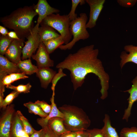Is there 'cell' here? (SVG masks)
I'll return each mask as SVG.
<instances>
[{"mask_svg":"<svg viewBox=\"0 0 137 137\" xmlns=\"http://www.w3.org/2000/svg\"><path fill=\"white\" fill-rule=\"evenodd\" d=\"M77 132L68 131L59 136V137H76Z\"/></svg>","mask_w":137,"mask_h":137,"instance_id":"37","label":"cell"},{"mask_svg":"<svg viewBox=\"0 0 137 137\" xmlns=\"http://www.w3.org/2000/svg\"><path fill=\"white\" fill-rule=\"evenodd\" d=\"M119 137H137V127H124L121 130Z\"/></svg>","mask_w":137,"mask_h":137,"instance_id":"30","label":"cell"},{"mask_svg":"<svg viewBox=\"0 0 137 137\" xmlns=\"http://www.w3.org/2000/svg\"><path fill=\"white\" fill-rule=\"evenodd\" d=\"M125 51L121 52L120 55L121 59L120 65L121 69L127 63L131 62L137 65V45H125Z\"/></svg>","mask_w":137,"mask_h":137,"instance_id":"12","label":"cell"},{"mask_svg":"<svg viewBox=\"0 0 137 137\" xmlns=\"http://www.w3.org/2000/svg\"><path fill=\"white\" fill-rule=\"evenodd\" d=\"M35 7L38 15L36 24L38 25L48 16L54 13H58L60 12L58 9L51 6L46 0H39Z\"/></svg>","mask_w":137,"mask_h":137,"instance_id":"11","label":"cell"},{"mask_svg":"<svg viewBox=\"0 0 137 137\" xmlns=\"http://www.w3.org/2000/svg\"><path fill=\"white\" fill-rule=\"evenodd\" d=\"M20 94L18 92L13 90L4 99L2 103L0 104L1 108L3 110L5 109L8 105L11 104L14 99L18 96Z\"/></svg>","mask_w":137,"mask_h":137,"instance_id":"27","label":"cell"},{"mask_svg":"<svg viewBox=\"0 0 137 137\" xmlns=\"http://www.w3.org/2000/svg\"><path fill=\"white\" fill-rule=\"evenodd\" d=\"M44 131L42 128L39 131L36 130L29 137H44Z\"/></svg>","mask_w":137,"mask_h":137,"instance_id":"36","label":"cell"},{"mask_svg":"<svg viewBox=\"0 0 137 137\" xmlns=\"http://www.w3.org/2000/svg\"><path fill=\"white\" fill-rule=\"evenodd\" d=\"M8 32L7 30L5 27L0 26V33L2 36H6L7 35Z\"/></svg>","mask_w":137,"mask_h":137,"instance_id":"41","label":"cell"},{"mask_svg":"<svg viewBox=\"0 0 137 137\" xmlns=\"http://www.w3.org/2000/svg\"><path fill=\"white\" fill-rule=\"evenodd\" d=\"M136 77H137V76H136Z\"/></svg>","mask_w":137,"mask_h":137,"instance_id":"42","label":"cell"},{"mask_svg":"<svg viewBox=\"0 0 137 137\" xmlns=\"http://www.w3.org/2000/svg\"><path fill=\"white\" fill-rule=\"evenodd\" d=\"M31 87V85L29 82L25 85L21 84L15 86L11 84L6 86V88L16 91L20 93H29Z\"/></svg>","mask_w":137,"mask_h":137,"instance_id":"28","label":"cell"},{"mask_svg":"<svg viewBox=\"0 0 137 137\" xmlns=\"http://www.w3.org/2000/svg\"><path fill=\"white\" fill-rule=\"evenodd\" d=\"M14 39L10 38L7 35H1L0 37V55H5V52Z\"/></svg>","mask_w":137,"mask_h":137,"instance_id":"26","label":"cell"},{"mask_svg":"<svg viewBox=\"0 0 137 137\" xmlns=\"http://www.w3.org/2000/svg\"><path fill=\"white\" fill-rule=\"evenodd\" d=\"M94 46L93 44L86 46L75 53L69 54L56 67L70 71L75 90L81 86L88 74H94L100 81V98L104 100L108 96L110 77L105 71L101 61L98 58L99 50L94 48Z\"/></svg>","mask_w":137,"mask_h":137,"instance_id":"1","label":"cell"},{"mask_svg":"<svg viewBox=\"0 0 137 137\" xmlns=\"http://www.w3.org/2000/svg\"><path fill=\"white\" fill-rule=\"evenodd\" d=\"M22 122L25 132L29 136L31 135L36 130L32 127L28 120L19 110L17 111Z\"/></svg>","mask_w":137,"mask_h":137,"instance_id":"25","label":"cell"},{"mask_svg":"<svg viewBox=\"0 0 137 137\" xmlns=\"http://www.w3.org/2000/svg\"><path fill=\"white\" fill-rule=\"evenodd\" d=\"M38 14L35 5L26 6L1 17L0 21L5 27L13 30L20 39L24 40L34 27L33 19Z\"/></svg>","mask_w":137,"mask_h":137,"instance_id":"2","label":"cell"},{"mask_svg":"<svg viewBox=\"0 0 137 137\" xmlns=\"http://www.w3.org/2000/svg\"><path fill=\"white\" fill-rule=\"evenodd\" d=\"M71 21L68 14L60 15L59 13L50 15L45 18L41 22V26H50L57 30L60 34L66 44L71 40L72 35L70 31Z\"/></svg>","mask_w":137,"mask_h":137,"instance_id":"5","label":"cell"},{"mask_svg":"<svg viewBox=\"0 0 137 137\" xmlns=\"http://www.w3.org/2000/svg\"><path fill=\"white\" fill-rule=\"evenodd\" d=\"M77 132L76 137H89L88 132L86 130H82Z\"/></svg>","mask_w":137,"mask_h":137,"instance_id":"39","label":"cell"},{"mask_svg":"<svg viewBox=\"0 0 137 137\" xmlns=\"http://www.w3.org/2000/svg\"><path fill=\"white\" fill-rule=\"evenodd\" d=\"M47 125L59 136L69 131L64 126L63 118L60 117H55L50 119L48 121Z\"/></svg>","mask_w":137,"mask_h":137,"instance_id":"19","label":"cell"},{"mask_svg":"<svg viewBox=\"0 0 137 137\" xmlns=\"http://www.w3.org/2000/svg\"><path fill=\"white\" fill-rule=\"evenodd\" d=\"M39 26V25L36 24L27 38V40L25 42V44L22 50V60L30 59L38 48L41 42L38 33Z\"/></svg>","mask_w":137,"mask_h":137,"instance_id":"6","label":"cell"},{"mask_svg":"<svg viewBox=\"0 0 137 137\" xmlns=\"http://www.w3.org/2000/svg\"><path fill=\"white\" fill-rule=\"evenodd\" d=\"M89 137H105L102 129L94 128L87 129Z\"/></svg>","mask_w":137,"mask_h":137,"instance_id":"33","label":"cell"},{"mask_svg":"<svg viewBox=\"0 0 137 137\" xmlns=\"http://www.w3.org/2000/svg\"><path fill=\"white\" fill-rule=\"evenodd\" d=\"M0 72L7 74L21 73L17 64L12 62L4 55H0Z\"/></svg>","mask_w":137,"mask_h":137,"instance_id":"17","label":"cell"},{"mask_svg":"<svg viewBox=\"0 0 137 137\" xmlns=\"http://www.w3.org/2000/svg\"><path fill=\"white\" fill-rule=\"evenodd\" d=\"M7 35L10 38L14 39H20L16 33L14 31H11L9 32Z\"/></svg>","mask_w":137,"mask_h":137,"instance_id":"40","label":"cell"},{"mask_svg":"<svg viewBox=\"0 0 137 137\" xmlns=\"http://www.w3.org/2000/svg\"><path fill=\"white\" fill-rule=\"evenodd\" d=\"M23 105L28 109L29 113L38 115L41 118H45L48 115L45 113L41 108L35 102L29 101L24 103Z\"/></svg>","mask_w":137,"mask_h":137,"instance_id":"24","label":"cell"},{"mask_svg":"<svg viewBox=\"0 0 137 137\" xmlns=\"http://www.w3.org/2000/svg\"><path fill=\"white\" fill-rule=\"evenodd\" d=\"M5 86L0 83V104L2 103L4 97V93L5 91Z\"/></svg>","mask_w":137,"mask_h":137,"instance_id":"38","label":"cell"},{"mask_svg":"<svg viewBox=\"0 0 137 137\" xmlns=\"http://www.w3.org/2000/svg\"><path fill=\"white\" fill-rule=\"evenodd\" d=\"M63 69L62 68L58 69V72L54 76L51 82L52 85L51 89L53 91V93H55V88L56 84L58 81L62 77L66 76V75L63 72Z\"/></svg>","mask_w":137,"mask_h":137,"instance_id":"31","label":"cell"},{"mask_svg":"<svg viewBox=\"0 0 137 137\" xmlns=\"http://www.w3.org/2000/svg\"><path fill=\"white\" fill-rule=\"evenodd\" d=\"M132 85L129 90L123 91L128 92L130 96L127 100L128 101V106L125 109L122 119L127 122L131 114L132 106L134 103L137 100V77L136 76L132 81Z\"/></svg>","mask_w":137,"mask_h":137,"instance_id":"13","label":"cell"},{"mask_svg":"<svg viewBox=\"0 0 137 137\" xmlns=\"http://www.w3.org/2000/svg\"><path fill=\"white\" fill-rule=\"evenodd\" d=\"M15 112L13 104L3 110L0 118V137H10L12 119Z\"/></svg>","mask_w":137,"mask_h":137,"instance_id":"7","label":"cell"},{"mask_svg":"<svg viewBox=\"0 0 137 137\" xmlns=\"http://www.w3.org/2000/svg\"><path fill=\"white\" fill-rule=\"evenodd\" d=\"M88 20L87 14L84 13H82L80 14L79 16L71 21L70 31L73 38L68 43L61 45L58 48L62 50L71 49L76 43L79 40H84L88 39L90 34L86 27Z\"/></svg>","mask_w":137,"mask_h":137,"instance_id":"4","label":"cell"},{"mask_svg":"<svg viewBox=\"0 0 137 137\" xmlns=\"http://www.w3.org/2000/svg\"><path fill=\"white\" fill-rule=\"evenodd\" d=\"M58 109L63 115L64 124L67 130L74 132L85 130L90 126V119L81 108L65 105Z\"/></svg>","mask_w":137,"mask_h":137,"instance_id":"3","label":"cell"},{"mask_svg":"<svg viewBox=\"0 0 137 137\" xmlns=\"http://www.w3.org/2000/svg\"><path fill=\"white\" fill-rule=\"evenodd\" d=\"M42 127L44 131V137H59L47 125Z\"/></svg>","mask_w":137,"mask_h":137,"instance_id":"35","label":"cell"},{"mask_svg":"<svg viewBox=\"0 0 137 137\" xmlns=\"http://www.w3.org/2000/svg\"><path fill=\"white\" fill-rule=\"evenodd\" d=\"M21 72L31 75L36 73L38 69L37 66L33 64L30 59L21 60L17 64Z\"/></svg>","mask_w":137,"mask_h":137,"instance_id":"20","label":"cell"},{"mask_svg":"<svg viewBox=\"0 0 137 137\" xmlns=\"http://www.w3.org/2000/svg\"><path fill=\"white\" fill-rule=\"evenodd\" d=\"M28 78V77L24 73H13L5 76L2 79L1 81L2 84L6 86L11 84L15 81Z\"/></svg>","mask_w":137,"mask_h":137,"instance_id":"22","label":"cell"},{"mask_svg":"<svg viewBox=\"0 0 137 137\" xmlns=\"http://www.w3.org/2000/svg\"><path fill=\"white\" fill-rule=\"evenodd\" d=\"M35 103L46 114L48 115L50 112L52 108L51 105L48 104L44 100H37Z\"/></svg>","mask_w":137,"mask_h":137,"instance_id":"32","label":"cell"},{"mask_svg":"<svg viewBox=\"0 0 137 137\" xmlns=\"http://www.w3.org/2000/svg\"><path fill=\"white\" fill-rule=\"evenodd\" d=\"M49 54L43 42H40L36 54H33L31 58L36 61L38 68L50 67L53 66L54 62Z\"/></svg>","mask_w":137,"mask_h":137,"instance_id":"9","label":"cell"},{"mask_svg":"<svg viewBox=\"0 0 137 137\" xmlns=\"http://www.w3.org/2000/svg\"><path fill=\"white\" fill-rule=\"evenodd\" d=\"M90 7L89 18L86 24L87 28L91 29L96 25V22L104 6L105 0H86Z\"/></svg>","mask_w":137,"mask_h":137,"instance_id":"8","label":"cell"},{"mask_svg":"<svg viewBox=\"0 0 137 137\" xmlns=\"http://www.w3.org/2000/svg\"><path fill=\"white\" fill-rule=\"evenodd\" d=\"M71 2V9L68 14L71 21L75 20L78 17L77 14L75 13V11L78 5L80 4L82 5L86 2L85 0H72Z\"/></svg>","mask_w":137,"mask_h":137,"instance_id":"29","label":"cell"},{"mask_svg":"<svg viewBox=\"0 0 137 137\" xmlns=\"http://www.w3.org/2000/svg\"><path fill=\"white\" fill-rule=\"evenodd\" d=\"M56 73V71L49 67L38 68L36 73L39 79L41 87L44 89L47 88Z\"/></svg>","mask_w":137,"mask_h":137,"instance_id":"14","label":"cell"},{"mask_svg":"<svg viewBox=\"0 0 137 137\" xmlns=\"http://www.w3.org/2000/svg\"><path fill=\"white\" fill-rule=\"evenodd\" d=\"M24 42V40L20 39H14L5 52V57L17 64L21 60V56Z\"/></svg>","mask_w":137,"mask_h":137,"instance_id":"10","label":"cell"},{"mask_svg":"<svg viewBox=\"0 0 137 137\" xmlns=\"http://www.w3.org/2000/svg\"><path fill=\"white\" fill-rule=\"evenodd\" d=\"M43 42L49 54L53 53L60 46L64 44V41L61 35L58 38Z\"/></svg>","mask_w":137,"mask_h":137,"instance_id":"23","label":"cell"},{"mask_svg":"<svg viewBox=\"0 0 137 137\" xmlns=\"http://www.w3.org/2000/svg\"><path fill=\"white\" fill-rule=\"evenodd\" d=\"M38 33L40 42H42L58 38L61 36L53 28L47 25L41 26L39 27Z\"/></svg>","mask_w":137,"mask_h":137,"instance_id":"18","label":"cell"},{"mask_svg":"<svg viewBox=\"0 0 137 137\" xmlns=\"http://www.w3.org/2000/svg\"><path fill=\"white\" fill-rule=\"evenodd\" d=\"M117 2L120 6L128 8L134 6L137 2V0H117Z\"/></svg>","mask_w":137,"mask_h":137,"instance_id":"34","label":"cell"},{"mask_svg":"<svg viewBox=\"0 0 137 137\" xmlns=\"http://www.w3.org/2000/svg\"><path fill=\"white\" fill-rule=\"evenodd\" d=\"M104 126L101 129L105 137H119L115 128L111 125L109 116L106 114L103 120Z\"/></svg>","mask_w":137,"mask_h":137,"instance_id":"21","label":"cell"},{"mask_svg":"<svg viewBox=\"0 0 137 137\" xmlns=\"http://www.w3.org/2000/svg\"><path fill=\"white\" fill-rule=\"evenodd\" d=\"M55 94L53 93L52 97L50 99L51 103L52 108L50 113L45 118H40L37 119L38 124L42 127L47 125L48 121L50 118L55 117H59L63 118L64 116L63 113L58 108L54 102Z\"/></svg>","mask_w":137,"mask_h":137,"instance_id":"16","label":"cell"},{"mask_svg":"<svg viewBox=\"0 0 137 137\" xmlns=\"http://www.w3.org/2000/svg\"><path fill=\"white\" fill-rule=\"evenodd\" d=\"M26 133L19 114L15 111L12 119L10 137H22Z\"/></svg>","mask_w":137,"mask_h":137,"instance_id":"15","label":"cell"}]
</instances>
